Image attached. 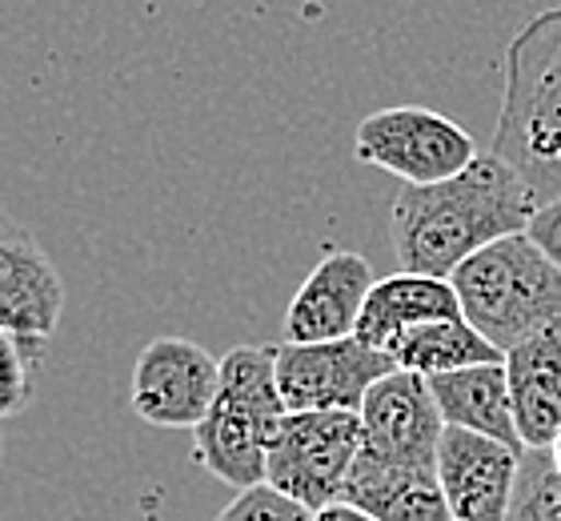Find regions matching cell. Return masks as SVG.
<instances>
[{"label": "cell", "mask_w": 561, "mask_h": 521, "mask_svg": "<svg viewBox=\"0 0 561 521\" xmlns=\"http://www.w3.org/2000/svg\"><path fill=\"white\" fill-rule=\"evenodd\" d=\"M454 317H461V302H457L449 278L393 273V278H381L369 290V302H365L362 321H357V333L353 337L393 358V349L413 329L433 321H454Z\"/></svg>", "instance_id": "cell-13"}, {"label": "cell", "mask_w": 561, "mask_h": 521, "mask_svg": "<svg viewBox=\"0 0 561 521\" xmlns=\"http://www.w3.org/2000/svg\"><path fill=\"white\" fill-rule=\"evenodd\" d=\"M289 406L277 385V349L237 346L221 358V389L209 417L193 429V457L233 489L265 486L270 445Z\"/></svg>", "instance_id": "cell-3"}, {"label": "cell", "mask_w": 561, "mask_h": 521, "mask_svg": "<svg viewBox=\"0 0 561 521\" xmlns=\"http://www.w3.org/2000/svg\"><path fill=\"white\" fill-rule=\"evenodd\" d=\"M374 265L353 249H333L313 265L305 285L293 293L280 337L289 346H321L357 333L362 309L374 290Z\"/></svg>", "instance_id": "cell-11"}, {"label": "cell", "mask_w": 561, "mask_h": 521, "mask_svg": "<svg viewBox=\"0 0 561 521\" xmlns=\"http://www.w3.org/2000/svg\"><path fill=\"white\" fill-rule=\"evenodd\" d=\"M514 426L526 450H550L561 433V329L505 353Z\"/></svg>", "instance_id": "cell-15"}, {"label": "cell", "mask_w": 561, "mask_h": 521, "mask_svg": "<svg viewBox=\"0 0 561 521\" xmlns=\"http://www.w3.org/2000/svg\"><path fill=\"white\" fill-rule=\"evenodd\" d=\"M217 521H317L313 510H305L301 501L285 498L273 486L237 489V498L217 513Z\"/></svg>", "instance_id": "cell-20"}, {"label": "cell", "mask_w": 561, "mask_h": 521, "mask_svg": "<svg viewBox=\"0 0 561 521\" xmlns=\"http://www.w3.org/2000/svg\"><path fill=\"white\" fill-rule=\"evenodd\" d=\"M522 453L485 433L445 426L437 445V486L454 521H505L514 506Z\"/></svg>", "instance_id": "cell-9"}, {"label": "cell", "mask_w": 561, "mask_h": 521, "mask_svg": "<svg viewBox=\"0 0 561 521\" xmlns=\"http://www.w3.org/2000/svg\"><path fill=\"white\" fill-rule=\"evenodd\" d=\"M393 361H398V370L442 377V373L473 370V365H497V361H505V353L493 349L466 317H454V321H433L413 329L393 349Z\"/></svg>", "instance_id": "cell-17"}, {"label": "cell", "mask_w": 561, "mask_h": 521, "mask_svg": "<svg viewBox=\"0 0 561 521\" xmlns=\"http://www.w3.org/2000/svg\"><path fill=\"white\" fill-rule=\"evenodd\" d=\"M526 233H529V241L538 245L541 253L550 257L553 265L561 269V197L538 205V213H534V220H529Z\"/></svg>", "instance_id": "cell-21"}, {"label": "cell", "mask_w": 561, "mask_h": 521, "mask_svg": "<svg viewBox=\"0 0 561 521\" xmlns=\"http://www.w3.org/2000/svg\"><path fill=\"white\" fill-rule=\"evenodd\" d=\"M550 457H553V465H558V474H561V433L553 438V445H550Z\"/></svg>", "instance_id": "cell-23"}, {"label": "cell", "mask_w": 561, "mask_h": 521, "mask_svg": "<svg viewBox=\"0 0 561 521\" xmlns=\"http://www.w3.org/2000/svg\"><path fill=\"white\" fill-rule=\"evenodd\" d=\"M365 450L357 414H289L270 445L265 486L321 513L341 501L345 477Z\"/></svg>", "instance_id": "cell-6"}, {"label": "cell", "mask_w": 561, "mask_h": 521, "mask_svg": "<svg viewBox=\"0 0 561 521\" xmlns=\"http://www.w3.org/2000/svg\"><path fill=\"white\" fill-rule=\"evenodd\" d=\"M317 521H374V518H365L362 510H353L345 501H333V506H325V510L317 513Z\"/></svg>", "instance_id": "cell-22"}, {"label": "cell", "mask_w": 561, "mask_h": 521, "mask_svg": "<svg viewBox=\"0 0 561 521\" xmlns=\"http://www.w3.org/2000/svg\"><path fill=\"white\" fill-rule=\"evenodd\" d=\"M353 152L362 165L401 177V185H437L466 173L478 161V140L445 113L421 104L377 109L353 133Z\"/></svg>", "instance_id": "cell-5"}, {"label": "cell", "mask_w": 561, "mask_h": 521, "mask_svg": "<svg viewBox=\"0 0 561 521\" xmlns=\"http://www.w3.org/2000/svg\"><path fill=\"white\" fill-rule=\"evenodd\" d=\"M365 450L386 462L410 469H437V445L445 433V417L433 401V389L421 373L398 370L365 394L362 401Z\"/></svg>", "instance_id": "cell-10"}, {"label": "cell", "mask_w": 561, "mask_h": 521, "mask_svg": "<svg viewBox=\"0 0 561 521\" xmlns=\"http://www.w3.org/2000/svg\"><path fill=\"white\" fill-rule=\"evenodd\" d=\"M48 341L33 337H16L0 329V421L21 417L33 406V370L41 365Z\"/></svg>", "instance_id": "cell-19"}, {"label": "cell", "mask_w": 561, "mask_h": 521, "mask_svg": "<svg viewBox=\"0 0 561 521\" xmlns=\"http://www.w3.org/2000/svg\"><path fill=\"white\" fill-rule=\"evenodd\" d=\"M541 201L497 157L481 152L466 173L437 185H401L389 208V241L401 273L454 278L485 245L526 233Z\"/></svg>", "instance_id": "cell-1"}, {"label": "cell", "mask_w": 561, "mask_h": 521, "mask_svg": "<svg viewBox=\"0 0 561 521\" xmlns=\"http://www.w3.org/2000/svg\"><path fill=\"white\" fill-rule=\"evenodd\" d=\"M449 281L461 317L502 353L561 329V269L529 241V233L485 245Z\"/></svg>", "instance_id": "cell-4"}, {"label": "cell", "mask_w": 561, "mask_h": 521, "mask_svg": "<svg viewBox=\"0 0 561 521\" xmlns=\"http://www.w3.org/2000/svg\"><path fill=\"white\" fill-rule=\"evenodd\" d=\"M493 152L541 205L561 197V4L529 16L505 45Z\"/></svg>", "instance_id": "cell-2"}, {"label": "cell", "mask_w": 561, "mask_h": 521, "mask_svg": "<svg viewBox=\"0 0 561 521\" xmlns=\"http://www.w3.org/2000/svg\"><path fill=\"white\" fill-rule=\"evenodd\" d=\"M221 389V358L188 337H152L137 353L133 414L152 429H197Z\"/></svg>", "instance_id": "cell-8"}, {"label": "cell", "mask_w": 561, "mask_h": 521, "mask_svg": "<svg viewBox=\"0 0 561 521\" xmlns=\"http://www.w3.org/2000/svg\"><path fill=\"white\" fill-rule=\"evenodd\" d=\"M505 521H561V474L550 450L522 453L514 506H510Z\"/></svg>", "instance_id": "cell-18"}, {"label": "cell", "mask_w": 561, "mask_h": 521, "mask_svg": "<svg viewBox=\"0 0 561 521\" xmlns=\"http://www.w3.org/2000/svg\"><path fill=\"white\" fill-rule=\"evenodd\" d=\"M425 382H430L433 401L442 409L445 426L469 429V433H485V438L505 441V445H514V450H526L514 426V401H510L505 361L442 373V377H425Z\"/></svg>", "instance_id": "cell-16"}, {"label": "cell", "mask_w": 561, "mask_h": 521, "mask_svg": "<svg viewBox=\"0 0 561 521\" xmlns=\"http://www.w3.org/2000/svg\"><path fill=\"white\" fill-rule=\"evenodd\" d=\"M65 313V281L33 229L0 208V329L48 341Z\"/></svg>", "instance_id": "cell-12"}, {"label": "cell", "mask_w": 561, "mask_h": 521, "mask_svg": "<svg viewBox=\"0 0 561 521\" xmlns=\"http://www.w3.org/2000/svg\"><path fill=\"white\" fill-rule=\"evenodd\" d=\"M389 373H398V361L357 337L277 346V385L289 414H362L365 394Z\"/></svg>", "instance_id": "cell-7"}, {"label": "cell", "mask_w": 561, "mask_h": 521, "mask_svg": "<svg viewBox=\"0 0 561 521\" xmlns=\"http://www.w3.org/2000/svg\"><path fill=\"white\" fill-rule=\"evenodd\" d=\"M0 462H4V441H0Z\"/></svg>", "instance_id": "cell-24"}, {"label": "cell", "mask_w": 561, "mask_h": 521, "mask_svg": "<svg viewBox=\"0 0 561 521\" xmlns=\"http://www.w3.org/2000/svg\"><path fill=\"white\" fill-rule=\"evenodd\" d=\"M341 501L374 521H454L437 474L386 462L369 450H362V457L353 462Z\"/></svg>", "instance_id": "cell-14"}]
</instances>
